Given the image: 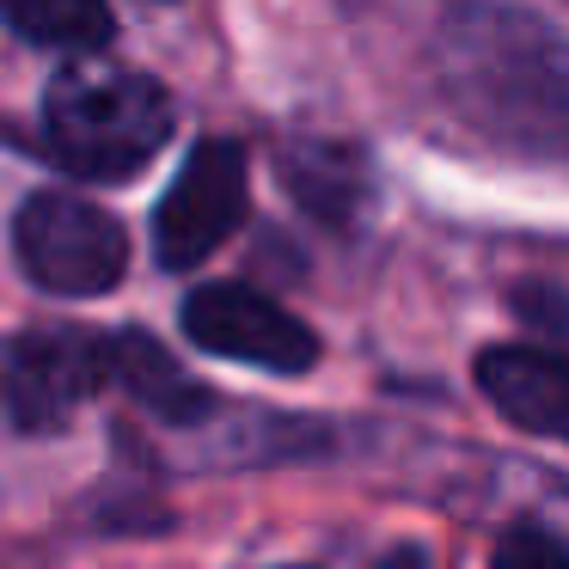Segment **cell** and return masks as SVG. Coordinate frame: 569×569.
<instances>
[{"mask_svg":"<svg viewBox=\"0 0 569 569\" xmlns=\"http://www.w3.org/2000/svg\"><path fill=\"white\" fill-rule=\"evenodd\" d=\"M447 74L471 123L527 153L569 160V43L532 13L453 0L447 7Z\"/></svg>","mask_w":569,"mask_h":569,"instance_id":"1","label":"cell"},{"mask_svg":"<svg viewBox=\"0 0 569 569\" xmlns=\"http://www.w3.org/2000/svg\"><path fill=\"white\" fill-rule=\"evenodd\" d=\"M172 141L160 80L117 62H68L43 92V148L80 178H136Z\"/></svg>","mask_w":569,"mask_h":569,"instance_id":"2","label":"cell"},{"mask_svg":"<svg viewBox=\"0 0 569 569\" xmlns=\"http://www.w3.org/2000/svg\"><path fill=\"white\" fill-rule=\"evenodd\" d=\"M13 246H19V263H26L31 282L62 300L111 295L129 270L123 221L104 214L87 197H68V190H38V197L19 202Z\"/></svg>","mask_w":569,"mask_h":569,"instance_id":"3","label":"cell"},{"mask_svg":"<svg viewBox=\"0 0 569 569\" xmlns=\"http://www.w3.org/2000/svg\"><path fill=\"white\" fill-rule=\"evenodd\" d=\"M99 386H111V337L87 325H31L0 356V405L19 429H62Z\"/></svg>","mask_w":569,"mask_h":569,"instance_id":"4","label":"cell"},{"mask_svg":"<svg viewBox=\"0 0 569 569\" xmlns=\"http://www.w3.org/2000/svg\"><path fill=\"white\" fill-rule=\"evenodd\" d=\"M246 221V148L239 141H197L184 172L153 209V258L166 270H190L233 239Z\"/></svg>","mask_w":569,"mask_h":569,"instance_id":"5","label":"cell"},{"mask_svg":"<svg viewBox=\"0 0 569 569\" xmlns=\"http://www.w3.org/2000/svg\"><path fill=\"white\" fill-rule=\"evenodd\" d=\"M184 337L209 356L246 361V368H270V373H307L319 361V337L282 312L270 295L246 282H209L184 300Z\"/></svg>","mask_w":569,"mask_h":569,"instance_id":"6","label":"cell"},{"mask_svg":"<svg viewBox=\"0 0 569 569\" xmlns=\"http://www.w3.org/2000/svg\"><path fill=\"white\" fill-rule=\"evenodd\" d=\"M478 392L515 429L569 441V349L557 343H490L478 356Z\"/></svg>","mask_w":569,"mask_h":569,"instance_id":"7","label":"cell"},{"mask_svg":"<svg viewBox=\"0 0 569 569\" xmlns=\"http://www.w3.org/2000/svg\"><path fill=\"white\" fill-rule=\"evenodd\" d=\"M111 380L136 398L141 410L166 422H209L214 417V392L202 380H190L148 331H117L111 337Z\"/></svg>","mask_w":569,"mask_h":569,"instance_id":"8","label":"cell"},{"mask_svg":"<svg viewBox=\"0 0 569 569\" xmlns=\"http://www.w3.org/2000/svg\"><path fill=\"white\" fill-rule=\"evenodd\" d=\"M0 19L38 50L92 56L111 43V7L104 0H0Z\"/></svg>","mask_w":569,"mask_h":569,"instance_id":"9","label":"cell"},{"mask_svg":"<svg viewBox=\"0 0 569 569\" xmlns=\"http://www.w3.org/2000/svg\"><path fill=\"white\" fill-rule=\"evenodd\" d=\"M508 307H515L520 319L532 325V331L569 343V295H563V288H551V282H520L515 295H508Z\"/></svg>","mask_w":569,"mask_h":569,"instance_id":"10","label":"cell"},{"mask_svg":"<svg viewBox=\"0 0 569 569\" xmlns=\"http://www.w3.org/2000/svg\"><path fill=\"white\" fill-rule=\"evenodd\" d=\"M490 569H569V551L539 527H515V532H502Z\"/></svg>","mask_w":569,"mask_h":569,"instance_id":"11","label":"cell"},{"mask_svg":"<svg viewBox=\"0 0 569 569\" xmlns=\"http://www.w3.org/2000/svg\"><path fill=\"white\" fill-rule=\"evenodd\" d=\"M380 569H422V557H417V551H392Z\"/></svg>","mask_w":569,"mask_h":569,"instance_id":"12","label":"cell"}]
</instances>
